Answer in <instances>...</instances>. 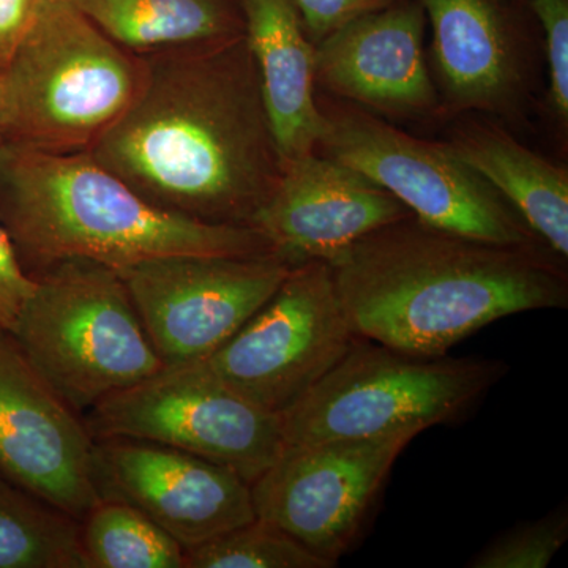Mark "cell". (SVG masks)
<instances>
[{
	"label": "cell",
	"mask_w": 568,
	"mask_h": 568,
	"mask_svg": "<svg viewBox=\"0 0 568 568\" xmlns=\"http://www.w3.org/2000/svg\"><path fill=\"white\" fill-rule=\"evenodd\" d=\"M144 61L140 92L88 152L163 211L252 227L282 160L245 33Z\"/></svg>",
	"instance_id": "obj_1"
},
{
	"label": "cell",
	"mask_w": 568,
	"mask_h": 568,
	"mask_svg": "<svg viewBox=\"0 0 568 568\" xmlns=\"http://www.w3.org/2000/svg\"><path fill=\"white\" fill-rule=\"evenodd\" d=\"M551 253L544 244L478 241L410 215L358 239L328 265L355 334L443 357L503 317L566 310L567 274Z\"/></svg>",
	"instance_id": "obj_2"
},
{
	"label": "cell",
	"mask_w": 568,
	"mask_h": 568,
	"mask_svg": "<svg viewBox=\"0 0 568 568\" xmlns=\"http://www.w3.org/2000/svg\"><path fill=\"white\" fill-rule=\"evenodd\" d=\"M0 224L22 264L41 268L91 261L119 274L162 257L274 253L254 227L156 207L88 151L52 153L9 142L0 148Z\"/></svg>",
	"instance_id": "obj_3"
},
{
	"label": "cell",
	"mask_w": 568,
	"mask_h": 568,
	"mask_svg": "<svg viewBox=\"0 0 568 568\" xmlns=\"http://www.w3.org/2000/svg\"><path fill=\"white\" fill-rule=\"evenodd\" d=\"M145 61L77 6L40 2L2 73L7 142L52 153L89 151L140 92Z\"/></svg>",
	"instance_id": "obj_4"
},
{
	"label": "cell",
	"mask_w": 568,
	"mask_h": 568,
	"mask_svg": "<svg viewBox=\"0 0 568 568\" xmlns=\"http://www.w3.org/2000/svg\"><path fill=\"white\" fill-rule=\"evenodd\" d=\"M36 280V291L10 334L77 413L166 365L118 272L91 261H63Z\"/></svg>",
	"instance_id": "obj_5"
},
{
	"label": "cell",
	"mask_w": 568,
	"mask_h": 568,
	"mask_svg": "<svg viewBox=\"0 0 568 568\" xmlns=\"http://www.w3.org/2000/svg\"><path fill=\"white\" fill-rule=\"evenodd\" d=\"M506 373L500 361L418 357L361 338L280 416L284 444L414 439L462 416Z\"/></svg>",
	"instance_id": "obj_6"
},
{
	"label": "cell",
	"mask_w": 568,
	"mask_h": 568,
	"mask_svg": "<svg viewBox=\"0 0 568 568\" xmlns=\"http://www.w3.org/2000/svg\"><path fill=\"white\" fill-rule=\"evenodd\" d=\"M320 108L324 129L316 151L383 186L422 222L493 244H544L506 197L447 144L402 132L357 104Z\"/></svg>",
	"instance_id": "obj_7"
},
{
	"label": "cell",
	"mask_w": 568,
	"mask_h": 568,
	"mask_svg": "<svg viewBox=\"0 0 568 568\" xmlns=\"http://www.w3.org/2000/svg\"><path fill=\"white\" fill-rule=\"evenodd\" d=\"M89 410L85 426L93 440L160 444L231 467L250 485L284 447L280 416L227 386L205 358L166 364Z\"/></svg>",
	"instance_id": "obj_8"
},
{
	"label": "cell",
	"mask_w": 568,
	"mask_h": 568,
	"mask_svg": "<svg viewBox=\"0 0 568 568\" xmlns=\"http://www.w3.org/2000/svg\"><path fill=\"white\" fill-rule=\"evenodd\" d=\"M361 338L336 294L331 265L306 261L205 362L227 386L282 416Z\"/></svg>",
	"instance_id": "obj_9"
},
{
	"label": "cell",
	"mask_w": 568,
	"mask_h": 568,
	"mask_svg": "<svg viewBox=\"0 0 568 568\" xmlns=\"http://www.w3.org/2000/svg\"><path fill=\"white\" fill-rule=\"evenodd\" d=\"M294 265L274 253L171 256L119 272L164 364L203 361L237 334Z\"/></svg>",
	"instance_id": "obj_10"
},
{
	"label": "cell",
	"mask_w": 568,
	"mask_h": 568,
	"mask_svg": "<svg viewBox=\"0 0 568 568\" xmlns=\"http://www.w3.org/2000/svg\"><path fill=\"white\" fill-rule=\"evenodd\" d=\"M410 440L396 436L284 444L278 458L250 485L254 515L335 567L357 540Z\"/></svg>",
	"instance_id": "obj_11"
},
{
	"label": "cell",
	"mask_w": 568,
	"mask_h": 568,
	"mask_svg": "<svg viewBox=\"0 0 568 568\" xmlns=\"http://www.w3.org/2000/svg\"><path fill=\"white\" fill-rule=\"evenodd\" d=\"M93 446L77 410L0 332V473L69 517L85 518L103 500Z\"/></svg>",
	"instance_id": "obj_12"
},
{
	"label": "cell",
	"mask_w": 568,
	"mask_h": 568,
	"mask_svg": "<svg viewBox=\"0 0 568 568\" xmlns=\"http://www.w3.org/2000/svg\"><path fill=\"white\" fill-rule=\"evenodd\" d=\"M93 466L102 499L140 508L185 549L256 519L241 474L186 452L112 437L95 440Z\"/></svg>",
	"instance_id": "obj_13"
},
{
	"label": "cell",
	"mask_w": 568,
	"mask_h": 568,
	"mask_svg": "<svg viewBox=\"0 0 568 568\" xmlns=\"http://www.w3.org/2000/svg\"><path fill=\"white\" fill-rule=\"evenodd\" d=\"M410 215L383 186L316 151L282 164L252 227L291 265L331 263L358 239Z\"/></svg>",
	"instance_id": "obj_14"
},
{
	"label": "cell",
	"mask_w": 568,
	"mask_h": 568,
	"mask_svg": "<svg viewBox=\"0 0 568 568\" xmlns=\"http://www.w3.org/2000/svg\"><path fill=\"white\" fill-rule=\"evenodd\" d=\"M418 0L347 22L316 44V84L366 111L414 118L439 100L424 54Z\"/></svg>",
	"instance_id": "obj_15"
},
{
	"label": "cell",
	"mask_w": 568,
	"mask_h": 568,
	"mask_svg": "<svg viewBox=\"0 0 568 568\" xmlns=\"http://www.w3.org/2000/svg\"><path fill=\"white\" fill-rule=\"evenodd\" d=\"M447 110L511 114L526 95L525 58L503 0H418Z\"/></svg>",
	"instance_id": "obj_16"
},
{
	"label": "cell",
	"mask_w": 568,
	"mask_h": 568,
	"mask_svg": "<svg viewBox=\"0 0 568 568\" xmlns=\"http://www.w3.org/2000/svg\"><path fill=\"white\" fill-rule=\"evenodd\" d=\"M239 6L282 164L316 152L324 129L316 44L294 0H239Z\"/></svg>",
	"instance_id": "obj_17"
},
{
	"label": "cell",
	"mask_w": 568,
	"mask_h": 568,
	"mask_svg": "<svg viewBox=\"0 0 568 568\" xmlns=\"http://www.w3.org/2000/svg\"><path fill=\"white\" fill-rule=\"evenodd\" d=\"M448 148L487 179L559 257L568 256V173L493 123L469 122Z\"/></svg>",
	"instance_id": "obj_18"
},
{
	"label": "cell",
	"mask_w": 568,
	"mask_h": 568,
	"mask_svg": "<svg viewBox=\"0 0 568 568\" xmlns=\"http://www.w3.org/2000/svg\"><path fill=\"white\" fill-rule=\"evenodd\" d=\"M119 47L136 55L244 36L239 0H73Z\"/></svg>",
	"instance_id": "obj_19"
},
{
	"label": "cell",
	"mask_w": 568,
	"mask_h": 568,
	"mask_svg": "<svg viewBox=\"0 0 568 568\" xmlns=\"http://www.w3.org/2000/svg\"><path fill=\"white\" fill-rule=\"evenodd\" d=\"M0 568H89L74 518L0 473Z\"/></svg>",
	"instance_id": "obj_20"
},
{
	"label": "cell",
	"mask_w": 568,
	"mask_h": 568,
	"mask_svg": "<svg viewBox=\"0 0 568 568\" xmlns=\"http://www.w3.org/2000/svg\"><path fill=\"white\" fill-rule=\"evenodd\" d=\"M89 568H185V548L132 504L103 499L81 532Z\"/></svg>",
	"instance_id": "obj_21"
},
{
	"label": "cell",
	"mask_w": 568,
	"mask_h": 568,
	"mask_svg": "<svg viewBox=\"0 0 568 568\" xmlns=\"http://www.w3.org/2000/svg\"><path fill=\"white\" fill-rule=\"evenodd\" d=\"M185 568H334L278 526L256 518L185 549Z\"/></svg>",
	"instance_id": "obj_22"
},
{
	"label": "cell",
	"mask_w": 568,
	"mask_h": 568,
	"mask_svg": "<svg viewBox=\"0 0 568 568\" xmlns=\"http://www.w3.org/2000/svg\"><path fill=\"white\" fill-rule=\"evenodd\" d=\"M567 538L568 511L564 506L536 521L521 523L500 534L466 567L545 568L562 549Z\"/></svg>",
	"instance_id": "obj_23"
},
{
	"label": "cell",
	"mask_w": 568,
	"mask_h": 568,
	"mask_svg": "<svg viewBox=\"0 0 568 568\" xmlns=\"http://www.w3.org/2000/svg\"><path fill=\"white\" fill-rule=\"evenodd\" d=\"M545 36L549 67L548 106L560 123L568 119V0H525Z\"/></svg>",
	"instance_id": "obj_24"
},
{
	"label": "cell",
	"mask_w": 568,
	"mask_h": 568,
	"mask_svg": "<svg viewBox=\"0 0 568 568\" xmlns=\"http://www.w3.org/2000/svg\"><path fill=\"white\" fill-rule=\"evenodd\" d=\"M36 286V276L22 264L9 233L0 224V332L13 331Z\"/></svg>",
	"instance_id": "obj_25"
},
{
	"label": "cell",
	"mask_w": 568,
	"mask_h": 568,
	"mask_svg": "<svg viewBox=\"0 0 568 568\" xmlns=\"http://www.w3.org/2000/svg\"><path fill=\"white\" fill-rule=\"evenodd\" d=\"M403 0H294L310 40L317 44L347 22Z\"/></svg>",
	"instance_id": "obj_26"
},
{
	"label": "cell",
	"mask_w": 568,
	"mask_h": 568,
	"mask_svg": "<svg viewBox=\"0 0 568 568\" xmlns=\"http://www.w3.org/2000/svg\"><path fill=\"white\" fill-rule=\"evenodd\" d=\"M40 0H0V74L31 28Z\"/></svg>",
	"instance_id": "obj_27"
},
{
	"label": "cell",
	"mask_w": 568,
	"mask_h": 568,
	"mask_svg": "<svg viewBox=\"0 0 568 568\" xmlns=\"http://www.w3.org/2000/svg\"><path fill=\"white\" fill-rule=\"evenodd\" d=\"M7 144L6 92H3L2 74H0V148Z\"/></svg>",
	"instance_id": "obj_28"
},
{
	"label": "cell",
	"mask_w": 568,
	"mask_h": 568,
	"mask_svg": "<svg viewBox=\"0 0 568 568\" xmlns=\"http://www.w3.org/2000/svg\"><path fill=\"white\" fill-rule=\"evenodd\" d=\"M40 2H65V0H40Z\"/></svg>",
	"instance_id": "obj_29"
}]
</instances>
